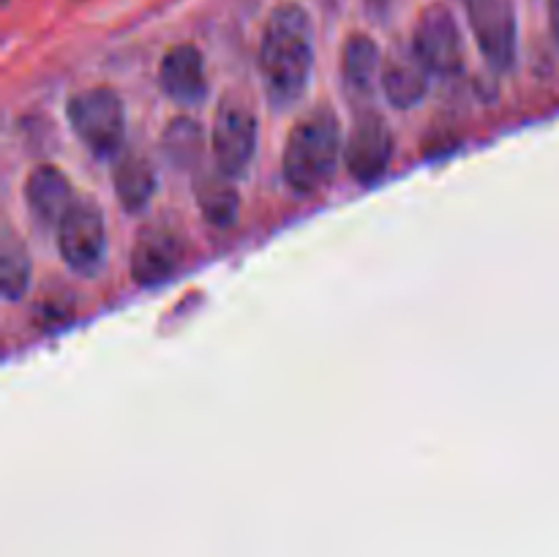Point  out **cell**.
Returning <instances> with one entry per match:
<instances>
[{
    "mask_svg": "<svg viewBox=\"0 0 559 557\" xmlns=\"http://www.w3.org/2000/svg\"><path fill=\"white\" fill-rule=\"evenodd\" d=\"M377 69H380V47H377L374 38L364 36V33H355L353 38H347L342 52L344 80L364 91L371 85Z\"/></svg>",
    "mask_w": 559,
    "mask_h": 557,
    "instance_id": "cell-16",
    "label": "cell"
},
{
    "mask_svg": "<svg viewBox=\"0 0 559 557\" xmlns=\"http://www.w3.org/2000/svg\"><path fill=\"white\" fill-rule=\"evenodd\" d=\"M431 71L420 63L418 55H396L382 69V91L385 98L399 109H409L429 91Z\"/></svg>",
    "mask_w": 559,
    "mask_h": 557,
    "instance_id": "cell-12",
    "label": "cell"
},
{
    "mask_svg": "<svg viewBox=\"0 0 559 557\" xmlns=\"http://www.w3.org/2000/svg\"><path fill=\"white\" fill-rule=\"evenodd\" d=\"M115 191L126 211H142L156 191V173L140 153H126L115 167Z\"/></svg>",
    "mask_w": 559,
    "mask_h": 557,
    "instance_id": "cell-14",
    "label": "cell"
},
{
    "mask_svg": "<svg viewBox=\"0 0 559 557\" xmlns=\"http://www.w3.org/2000/svg\"><path fill=\"white\" fill-rule=\"evenodd\" d=\"M314 66V27L304 5L284 3L271 11L260 47V71L276 102H295L306 91Z\"/></svg>",
    "mask_w": 559,
    "mask_h": 557,
    "instance_id": "cell-1",
    "label": "cell"
},
{
    "mask_svg": "<svg viewBox=\"0 0 559 557\" xmlns=\"http://www.w3.org/2000/svg\"><path fill=\"white\" fill-rule=\"evenodd\" d=\"M69 123L82 145L96 156H112L123 145L126 112L123 102L109 87H87L69 98Z\"/></svg>",
    "mask_w": 559,
    "mask_h": 557,
    "instance_id": "cell-3",
    "label": "cell"
},
{
    "mask_svg": "<svg viewBox=\"0 0 559 557\" xmlns=\"http://www.w3.org/2000/svg\"><path fill=\"white\" fill-rule=\"evenodd\" d=\"M25 200L33 216L44 224H60L76 202L69 178L52 164H41L27 175Z\"/></svg>",
    "mask_w": 559,
    "mask_h": 557,
    "instance_id": "cell-11",
    "label": "cell"
},
{
    "mask_svg": "<svg viewBox=\"0 0 559 557\" xmlns=\"http://www.w3.org/2000/svg\"><path fill=\"white\" fill-rule=\"evenodd\" d=\"M338 153H342V129L333 109L317 107L293 126L284 147V178L300 194H314L333 178Z\"/></svg>",
    "mask_w": 559,
    "mask_h": 557,
    "instance_id": "cell-2",
    "label": "cell"
},
{
    "mask_svg": "<svg viewBox=\"0 0 559 557\" xmlns=\"http://www.w3.org/2000/svg\"><path fill=\"white\" fill-rule=\"evenodd\" d=\"M233 175L224 173L222 167L211 169V173H202L194 180V197L200 202L202 216L207 218L216 227H224L235 218L238 213V191L233 186Z\"/></svg>",
    "mask_w": 559,
    "mask_h": 557,
    "instance_id": "cell-13",
    "label": "cell"
},
{
    "mask_svg": "<svg viewBox=\"0 0 559 557\" xmlns=\"http://www.w3.org/2000/svg\"><path fill=\"white\" fill-rule=\"evenodd\" d=\"M164 153L178 167H194L202 156V129L197 120L178 118L164 131Z\"/></svg>",
    "mask_w": 559,
    "mask_h": 557,
    "instance_id": "cell-17",
    "label": "cell"
},
{
    "mask_svg": "<svg viewBox=\"0 0 559 557\" xmlns=\"http://www.w3.org/2000/svg\"><path fill=\"white\" fill-rule=\"evenodd\" d=\"M31 284V257L22 240H16L14 229L5 227L3 246H0V287L5 300H16L25 295Z\"/></svg>",
    "mask_w": 559,
    "mask_h": 557,
    "instance_id": "cell-15",
    "label": "cell"
},
{
    "mask_svg": "<svg viewBox=\"0 0 559 557\" xmlns=\"http://www.w3.org/2000/svg\"><path fill=\"white\" fill-rule=\"evenodd\" d=\"M549 22H551V33H555L559 44V0H549Z\"/></svg>",
    "mask_w": 559,
    "mask_h": 557,
    "instance_id": "cell-18",
    "label": "cell"
},
{
    "mask_svg": "<svg viewBox=\"0 0 559 557\" xmlns=\"http://www.w3.org/2000/svg\"><path fill=\"white\" fill-rule=\"evenodd\" d=\"M257 147L254 109L240 98H224L213 118V156L227 175H240L249 167Z\"/></svg>",
    "mask_w": 559,
    "mask_h": 557,
    "instance_id": "cell-4",
    "label": "cell"
},
{
    "mask_svg": "<svg viewBox=\"0 0 559 557\" xmlns=\"http://www.w3.org/2000/svg\"><path fill=\"white\" fill-rule=\"evenodd\" d=\"M469 27L486 60L497 69H508L516 58V5L513 0H464Z\"/></svg>",
    "mask_w": 559,
    "mask_h": 557,
    "instance_id": "cell-7",
    "label": "cell"
},
{
    "mask_svg": "<svg viewBox=\"0 0 559 557\" xmlns=\"http://www.w3.org/2000/svg\"><path fill=\"white\" fill-rule=\"evenodd\" d=\"M158 82H162L164 93L175 102L194 104L205 96V60L202 52L191 44H178L164 55L162 66H158Z\"/></svg>",
    "mask_w": 559,
    "mask_h": 557,
    "instance_id": "cell-10",
    "label": "cell"
},
{
    "mask_svg": "<svg viewBox=\"0 0 559 557\" xmlns=\"http://www.w3.org/2000/svg\"><path fill=\"white\" fill-rule=\"evenodd\" d=\"M183 238L173 227L151 224L140 233L131 249V273L140 284H162L183 262Z\"/></svg>",
    "mask_w": 559,
    "mask_h": 557,
    "instance_id": "cell-9",
    "label": "cell"
},
{
    "mask_svg": "<svg viewBox=\"0 0 559 557\" xmlns=\"http://www.w3.org/2000/svg\"><path fill=\"white\" fill-rule=\"evenodd\" d=\"M413 52L431 74H456L462 69V33L451 9L435 3L420 14L413 36Z\"/></svg>",
    "mask_w": 559,
    "mask_h": 557,
    "instance_id": "cell-6",
    "label": "cell"
},
{
    "mask_svg": "<svg viewBox=\"0 0 559 557\" xmlns=\"http://www.w3.org/2000/svg\"><path fill=\"white\" fill-rule=\"evenodd\" d=\"M393 158V134L388 129L385 118L377 112H366L355 120L349 131L347 147H344V162L349 175L358 183H374L388 173V164Z\"/></svg>",
    "mask_w": 559,
    "mask_h": 557,
    "instance_id": "cell-8",
    "label": "cell"
},
{
    "mask_svg": "<svg viewBox=\"0 0 559 557\" xmlns=\"http://www.w3.org/2000/svg\"><path fill=\"white\" fill-rule=\"evenodd\" d=\"M58 249L76 273L96 271L107 249V229L96 202L76 200L71 205L63 222L58 224Z\"/></svg>",
    "mask_w": 559,
    "mask_h": 557,
    "instance_id": "cell-5",
    "label": "cell"
}]
</instances>
